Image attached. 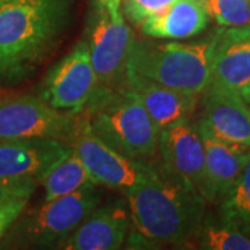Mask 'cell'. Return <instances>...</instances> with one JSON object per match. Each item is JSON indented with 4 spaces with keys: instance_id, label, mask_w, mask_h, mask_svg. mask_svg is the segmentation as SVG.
<instances>
[{
    "instance_id": "1",
    "label": "cell",
    "mask_w": 250,
    "mask_h": 250,
    "mask_svg": "<svg viewBox=\"0 0 250 250\" xmlns=\"http://www.w3.org/2000/svg\"><path fill=\"white\" fill-rule=\"evenodd\" d=\"M74 21V0H9L0 4V85L32 80Z\"/></svg>"
},
{
    "instance_id": "14",
    "label": "cell",
    "mask_w": 250,
    "mask_h": 250,
    "mask_svg": "<svg viewBox=\"0 0 250 250\" xmlns=\"http://www.w3.org/2000/svg\"><path fill=\"white\" fill-rule=\"evenodd\" d=\"M210 83L233 90L250 103V25L220 29Z\"/></svg>"
},
{
    "instance_id": "2",
    "label": "cell",
    "mask_w": 250,
    "mask_h": 250,
    "mask_svg": "<svg viewBox=\"0 0 250 250\" xmlns=\"http://www.w3.org/2000/svg\"><path fill=\"white\" fill-rule=\"evenodd\" d=\"M154 159L142 182L124 190L131 223L146 241L187 245L205 220L207 202L161 159Z\"/></svg>"
},
{
    "instance_id": "16",
    "label": "cell",
    "mask_w": 250,
    "mask_h": 250,
    "mask_svg": "<svg viewBox=\"0 0 250 250\" xmlns=\"http://www.w3.org/2000/svg\"><path fill=\"white\" fill-rule=\"evenodd\" d=\"M197 128L206 152L203 197L207 203H220L250 160V146L225 142L211 134L200 121L197 123Z\"/></svg>"
},
{
    "instance_id": "22",
    "label": "cell",
    "mask_w": 250,
    "mask_h": 250,
    "mask_svg": "<svg viewBox=\"0 0 250 250\" xmlns=\"http://www.w3.org/2000/svg\"><path fill=\"white\" fill-rule=\"evenodd\" d=\"M175 0H123V13L128 21L139 27L146 18L159 14Z\"/></svg>"
},
{
    "instance_id": "24",
    "label": "cell",
    "mask_w": 250,
    "mask_h": 250,
    "mask_svg": "<svg viewBox=\"0 0 250 250\" xmlns=\"http://www.w3.org/2000/svg\"><path fill=\"white\" fill-rule=\"evenodd\" d=\"M28 199H18L0 206V239L7 233L11 225L25 211Z\"/></svg>"
},
{
    "instance_id": "13",
    "label": "cell",
    "mask_w": 250,
    "mask_h": 250,
    "mask_svg": "<svg viewBox=\"0 0 250 250\" xmlns=\"http://www.w3.org/2000/svg\"><path fill=\"white\" fill-rule=\"evenodd\" d=\"M131 224L126 202L114 200L107 205H99L62 242L60 249H120L126 239Z\"/></svg>"
},
{
    "instance_id": "10",
    "label": "cell",
    "mask_w": 250,
    "mask_h": 250,
    "mask_svg": "<svg viewBox=\"0 0 250 250\" xmlns=\"http://www.w3.org/2000/svg\"><path fill=\"white\" fill-rule=\"evenodd\" d=\"M161 161L203 196L206 184L205 145L197 124L182 118L160 131Z\"/></svg>"
},
{
    "instance_id": "21",
    "label": "cell",
    "mask_w": 250,
    "mask_h": 250,
    "mask_svg": "<svg viewBox=\"0 0 250 250\" xmlns=\"http://www.w3.org/2000/svg\"><path fill=\"white\" fill-rule=\"evenodd\" d=\"M207 6L221 27L250 25V0H207Z\"/></svg>"
},
{
    "instance_id": "23",
    "label": "cell",
    "mask_w": 250,
    "mask_h": 250,
    "mask_svg": "<svg viewBox=\"0 0 250 250\" xmlns=\"http://www.w3.org/2000/svg\"><path fill=\"white\" fill-rule=\"evenodd\" d=\"M39 184L35 178H0V206L18 199L29 200Z\"/></svg>"
},
{
    "instance_id": "20",
    "label": "cell",
    "mask_w": 250,
    "mask_h": 250,
    "mask_svg": "<svg viewBox=\"0 0 250 250\" xmlns=\"http://www.w3.org/2000/svg\"><path fill=\"white\" fill-rule=\"evenodd\" d=\"M199 249L207 250H250V235L242 232L238 228L220 223H208L206 218L199 225L192 236Z\"/></svg>"
},
{
    "instance_id": "5",
    "label": "cell",
    "mask_w": 250,
    "mask_h": 250,
    "mask_svg": "<svg viewBox=\"0 0 250 250\" xmlns=\"http://www.w3.org/2000/svg\"><path fill=\"white\" fill-rule=\"evenodd\" d=\"M93 184L57 197L18 220L7 231L4 246L32 249H60L62 243L100 205L102 193Z\"/></svg>"
},
{
    "instance_id": "19",
    "label": "cell",
    "mask_w": 250,
    "mask_h": 250,
    "mask_svg": "<svg viewBox=\"0 0 250 250\" xmlns=\"http://www.w3.org/2000/svg\"><path fill=\"white\" fill-rule=\"evenodd\" d=\"M220 220L250 235V160L220 202Z\"/></svg>"
},
{
    "instance_id": "26",
    "label": "cell",
    "mask_w": 250,
    "mask_h": 250,
    "mask_svg": "<svg viewBox=\"0 0 250 250\" xmlns=\"http://www.w3.org/2000/svg\"><path fill=\"white\" fill-rule=\"evenodd\" d=\"M6 1H9V0H0V4H3V3H6Z\"/></svg>"
},
{
    "instance_id": "11",
    "label": "cell",
    "mask_w": 250,
    "mask_h": 250,
    "mask_svg": "<svg viewBox=\"0 0 250 250\" xmlns=\"http://www.w3.org/2000/svg\"><path fill=\"white\" fill-rule=\"evenodd\" d=\"M116 89L136 99L160 131L182 118L192 117L199 99V96L168 88L131 70H126L124 80Z\"/></svg>"
},
{
    "instance_id": "4",
    "label": "cell",
    "mask_w": 250,
    "mask_h": 250,
    "mask_svg": "<svg viewBox=\"0 0 250 250\" xmlns=\"http://www.w3.org/2000/svg\"><path fill=\"white\" fill-rule=\"evenodd\" d=\"M81 114L90 129L117 152L136 160L157 157L160 129L131 95L98 86Z\"/></svg>"
},
{
    "instance_id": "9",
    "label": "cell",
    "mask_w": 250,
    "mask_h": 250,
    "mask_svg": "<svg viewBox=\"0 0 250 250\" xmlns=\"http://www.w3.org/2000/svg\"><path fill=\"white\" fill-rule=\"evenodd\" d=\"M98 86L89 47L82 39L47 70L39 86V96L60 111L81 114Z\"/></svg>"
},
{
    "instance_id": "12",
    "label": "cell",
    "mask_w": 250,
    "mask_h": 250,
    "mask_svg": "<svg viewBox=\"0 0 250 250\" xmlns=\"http://www.w3.org/2000/svg\"><path fill=\"white\" fill-rule=\"evenodd\" d=\"M203 95V114L199 120L225 142L250 146V103L239 93L210 83Z\"/></svg>"
},
{
    "instance_id": "7",
    "label": "cell",
    "mask_w": 250,
    "mask_h": 250,
    "mask_svg": "<svg viewBox=\"0 0 250 250\" xmlns=\"http://www.w3.org/2000/svg\"><path fill=\"white\" fill-rule=\"evenodd\" d=\"M85 34L99 86L116 89L124 80L135 39L125 22L124 13L118 17H110L106 9L95 0Z\"/></svg>"
},
{
    "instance_id": "15",
    "label": "cell",
    "mask_w": 250,
    "mask_h": 250,
    "mask_svg": "<svg viewBox=\"0 0 250 250\" xmlns=\"http://www.w3.org/2000/svg\"><path fill=\"white\" fill-rule=\"evenodd\" d=\"M70 150L68 143L49 138L0 141V178H35L41 182Z\"/></svg>"
},
{
    "instance_id": "8",
    "label": "cell",
    "mask_w": 250,
    "mask_h": 250,
    "mask_svg": "<svg viewBox=\"0 0 250 250\" xmlns=\"http://www.w3.org/2000/svg\"><path fill=\"white\" fill-rule=\"evenodd\" d=\"M78 114L52 107L35 95L0 98V141L49 138L68 143Z\"/></svg>"
},
{
    "instance_id": "18",
    "label": "cell",
    "mask_w": 250,
    "mask_h": 250,
    "mask_svg": "<svg viewBox=\"0 0 250 250\" xmlns=\"http://www.w3.org/2000/svg\"><path fill=\"white\" fill-rule=\"evenodd\" d=\"M41 184L45 189L43 202H49L93 185L95 182L90 178L83 163L71 149L50 167V170L43 175Z\"/></svg>"
},
{
    "instance_id": "25",
    "label": "cell",
    "mask_w": 250,
    "mask_h": 250,
    "mask_svg": "<svg viewBox=\"0 0 250 250\" xmlns=\"http://www.w3.org/2000/svg\"><path fill=\"white\" fill-rule=\"evenodd\" d=\"M99 3L106 9L110 17H118L123 14V0H98Z\"/></svg>"
},
{
    "instance_id": "3",
    "label": "cell",
    "mask_w": 250,
    "mask_h": 250,
    "mask_svg": "<svg viewBox=\"0 0 250 250\" xmlns=\"http://www.w3.org/2000/svg\"><path fill=\"white\" fill-rule=\"evenodd\" d=\"M220 29L195 42L135 38L126 70L168 88L200 96L211 82V64Z\"/></svg>"
},
{
    "instance_id": "6",
    "label": "cell",
    "mask_w": 250,
    "mask_h": 250,
    "mask_svg": "<svg viewBox=\"0 0 250 250\" xmlns=\"http://www.w3.org/2000/svg\"><path fill=\"white\" fill-rule=\"evenodd\" d=\"M68 145L83 163L92 181L99 187L128 190L141 184L152 167V160H136L117 152L78 114Z\"/></svg>"
},
{
    "instance_id": "17",
    "label": "cell",
    "mask_w": 250,
    "mask_h": 250,
    "mask_svg": "<svg viewBox=\"0 0 250 250\" xmlns=\"http://www.w3.org/2000/svg\"><path fill=\"white\" fill-rule=\"evenodd\" d=\"M210 18L207 0H175L161 13L146 18L138 28L145 38L188 39L203 32Z\"/></svg>"
}]
</instances>
